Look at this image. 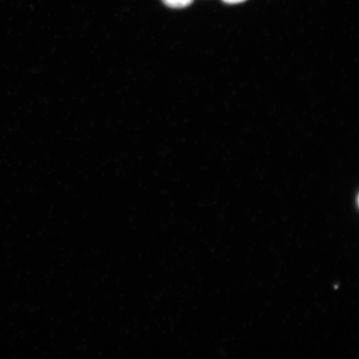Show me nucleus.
Instances as JSON below:
<instances>
[{"instance_id": "2", "label": "nucleus", "mask_w": 359, "mask_h": 359, "mask_svg": "<svg viewBox=\"0 0 359 359\" xmlns=\"http://www.w3.org/2000/svg\"><path fill=\"white\" fill-rule=\"evenodd\" d=\"M224 3L229 4H237L246 1V0H223Z\"/></svg>"}, {"instance_id": "1", "label": "nucleus", "mask_w": 359, "mask_h": 359, "mask_svg": "<svg viewBox=\"0 0 359 359\" xmlns=\"http://www.w3.org/2000/svg\"><path fill=\"white\" fill-rule=\"evenodd\" d=\"M163 1L168 7L181 8L191 6L193 0H163Z\"/></svg>"}]
</instances>
